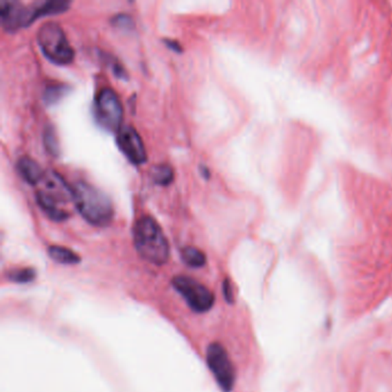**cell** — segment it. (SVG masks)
Wrapping results in <instances>:
<instances>
[{"instance_id": "obj_1", "label": "cell", "mask_w": 392, "mask_h": 392, "mask_svg": "<svg viewBox=\"0 0 392 392\" xmlns=\"http://www.w3.org/2000/svg\"><path fill=\"white\" fill-rule=\"evenodd\" d=\"M71 200L82 218L95 227H106L114 216L113 204L98 187L78 181L71 184Z\"/></svg>"}, {"instance_id": "obj_2", "label": "cell", "mask_w": 392, "mask_h": 392, "mask_svg": "<svg viewBox=\"0 0 392 392\" xmlns=\"http://www.w3.org/2000/svg\"><path fill=\"white\" fill-rule=\"evenodd\" d=\"M134 244L138 255L150 264L163 266L170 259L168 240L159 223L152 216H141L136 221Z\"/></svg>"}, {"instance_id": "obj_3", "label": "cell", "mask_w": 392, "mask_h": 392, "mask_svg": "<svg viewBox=\"0 0 392 392\" xmlns=\"http://www.w3.org/2000/svg\"><path fill=\"white\" fill-rule=\"evenodd\" d=\"M36 39L44 56L54 64L69 65L74 60V50L57 22L43 23L37 32Z\"/></svg>"}, {"instance_id": "obj_4", "label": "cell", "mask_w": 392, "mask_h": 392, "mask_svg": "<svg viewBox=\"0 0 392 392\" xmlns=\"http://www.w3.org/2000/svg\"><path fill=\"white\" fill-rule=\"evenodd\" d=\"M95 119L100 127L111 132H117L122 128L124 106L113 89L105 87L100 89L93 105Z\"/></svg>"}, {"instance_id": "obj_5", "label": "cell", "mask_w": 392, "mask_h": 392, "mask_svg": "<svg viewBox=\"0 0 392 392\" xmlns=\"http://www.w3.org/2000/svg\"><path fill=\"white\" fill-rule=\"evenodd\" d=\"M173 286L192 311L204 313L213 308L216 301L214 295L197 279L189 276H176L173 279Z\"/></svg>"}, {"instance_id": "obj_6", "label": "cell", "mask_w": 392, "mask_h": 392, "mask_svg": "<svg viewBox=\"0 0 392 392\" xmlns=\"http://www.w3.org/2000/svg\"><path fill=\"white\" fill-rule=\"evenodd\" d=\"M207 364L220 388L224 392L231 391L236 380L235 367L226 349L219 343H213L207 349Z\"/></svg>"}, {"instance_id": "obj_7", "label": "cell", "mask_w": 392, "mask_h": 392, "mask_svg": "<svg viewBox=\"0 0 392 392\" xmlns=\"http://www.w3.org/2000/svg\"><path fill=\"white\" fill-rule=\"evenodd\" d=\"M117 144L121 152L136 166L148 161V153L145 150L144 143L134 127L122 126L117 132Z\"/></svg>"}, {"instance_id": "obj_8", "label": "cell", "mask_w": 392, "mask_h": 392, "mask_svg": "<svg viewBox=\"0 0 392 392\" xmlns=\"http://www.w3.org/2000/svg\"><path fill=\"white\" fill-rule=\"evenodd\" d=\"M1 25L6 32H16L18 29L32 25V8L18 1H0Z\"/></svg>"}, {"instance_id": "obj_9", "label": "cell", "mask_w": 392, "mask_h": 392, "mask_svg": "<svg viewBox=\"0 0 392 392\" xmlns=\"http://www.w3.org/2000/svg\"><path fill=\"white\" fill-rule=\"evenodd\" d=\"M36 203L44 211L46 216H49L51 220L56 221V222H61V221H65V220H67L69 218V214L58 206L59 200L57 198H54V196H51L46 191H37Z\"/></svg>"}, {"instance_id": "obj_10", "label": "cell", "mask_w": 392, "mask_h": 392, "mask_svg": "<svg viewBox=\"0 0 392 392\" xmlns=\"http://www.w3.org/2000/svg\"><path fill=\"white\" fill-rule=\"evenodd\" d=\"M16 170L22 180L30 185H37L44 180L46 175L39 163H36L30 157H21L16 163Z\"/></svg>"}, {"instance_id": "obj_11", "label": "cell", "mask_w": 392, "mask_h": 392, "mask_svg": "<svg viewBox=\"0 0 392 392\" xmlns=\"http://www.w3.org/2000/svg\"><path fill=\"white\" fill-rule=\"evenodd\" d=\"M71 3L67 0H47L36 4L32 8V21L45 15L60 14L67 11Z\"/></svg>"}, {"instance_id": "obj_12", "label": "cell", "mask_w": 392, "mask_h": 392, "mask_svg": "<svg viewBox=\"0 0 392 392\" xmlns=\"http://www.w3.org/2000/svg\"><path fill=\"white\" fill-rule=\"evenodd\" d=\"M49 255L54 262L64 264V265H75L81 262V258L75 252L64 246H58V245L49 248Z\"/></svg>"}, {"instance_id": "obj_13", "label": "cell", "mask_w": 392, "mask_h": 392, "mask_svg": "<svg viewBox=\"0 0 392 392\" xmlns=\"http://www.w3.org/2000/svg\"><path fill=\"white\" fill-rule=\"evenodd\" d=\"M43 143L46 152L51 154L54 158L60 156V144L58 139L57 132L52 126H46L43 134Z\"/></svg>"}, {"instance_id": "obj_14", "label": "cell", "mask_w": 392, "mask_h": 392, "mask_svg": "<svg viewBox=\"0 0 392 392\" xmlns=\"http://www.w3.org/2000/svg\"><path fill=\"white\" fill-rule=\"evenodd\" d=\"M181 255H182V260L192 268H200L206 264L205 253L194 246L184 248Z\"/></svg>"}, {"instance_id": "obj_15", "label": "cell", "mask_w": 392, "mask_h": 392, "mask_svg": "<svg viewBox=\"0 0 392 392\" xmlns=\"http://www.w3.org/2000/svg\"><path fill=\"white\" fill-rule=\"evenodd\" d=\"M71 88L66 84H50L46 87L43 93V98L46 105H54L64 98Z\"/></svg>"}, {"instance_id": "obj_16", "label": "cell", "mask_w": 392, "mask_h": 392, "mask_svg": "<svg viewBox=\"0 0 392 392\" xmlns=\"http://www.w3.org/2000/svg\"><path fill=\"white\" fill-rule=\"evenodd\" d=\"M151 176L154 183L161 187H167L174 181V172L168 165H158L153 167Z\"/></svg>"}, {"instance_id": "obj_17", "label": "cell", "mask_w": 392, "mask_h": 392, "mask_svg": "<svg viewBox=\"0 0 392 392\" xmlns=\"http://www.w3.org/2000/svg\"><path fill=\"white\" fill-rule=\"evenodd\" d=\"M36 273L34 269L25 268L14 270V272L8 274V279H12L13 282L27 283L32 282L35 279Z\"/></svg>"}, {"instance_id": "obj_18", "label": "cell", "mask_w": 392, "mask_h": 392, "mask_svg": "<svg viewBox=\"0 0 392 392\" xmlns=\"http://www.w3.org/2000/svg\"><path fill=\"white\" fill-rule=\"evenodd\" d=\"M112 25L121 30H129L134 27V21L131 16L127 14H117L111 20Z\"/></svg>"}, {"instance_id": "obj_19", "label": "cell", "mask_w": 392, "mask_h": 392, "mask_svg": "<svg viewBox=\"0 0 392 392\" xmlns=\"http://www.w3.org/2000/svg\"><path fill=\"white\" fill-rule=\"evenodd\" d=\"M223 292H224V297H226L227 301H229V303H233V289H231V284H230L229 281L226 279L224 282H223Z\"/></svg>"}, {"instance_id": "obj_20", "label": "cell", "mask_w": 392, "mask_h": 392, "mask_svg": "<svg viewBox=\"0 0 392 392\" xmlns=\"http://www.w3.org/2000/svg\"><path fill=\"white\" fill-rule=\"evenodd\" d=\"M163 43L166 44L167 47H170V50H173L174 52H176V54H181V52H182V47H181L180 44H178L176 41H172V39H165Z\"/></svg>"}, {"instance_id": "obj_21", "label": "cell", "mask_w": 392, "mask_h": 392, "mask_svg": "<svg viewBox=\"0 0 392 392\" xmlns=\"http://www.w3.org/2000/svg\"><path fill=\"white\" fill-rule=\"evenodd\" d=\"M200 173H202V176L206 178V180H209V176H211V172L206 166H200Z\"/></svg>"}]
</instances>
